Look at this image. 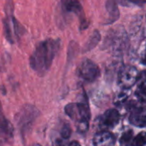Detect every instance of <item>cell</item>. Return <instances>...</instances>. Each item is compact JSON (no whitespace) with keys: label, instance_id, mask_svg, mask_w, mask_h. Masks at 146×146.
Returning <instances> with one entry per match:
<instances>
[{"label":"cell","instance_id":"20","mask_svg":"<svg viewBox=\"0 0 146 146\" xmlns=\"http://www.w3.org/2000/svg\"><path fill=\"white\" fill-rule=\"evenodd\" d=\"M128 1L135 5H143L146 3V0H128Z\"/></svg>","mask_w":146,"mask_h":146},{"label":"cell","instance_id":"1","mask_svg":"<svg viewBox=\"0 0 146 146\" xmlns=\"http://www.w3.org/2000/svg\"><path fill=\"white\" fill-rule=\"evenodd\" d=\"M60 45L59 39H47L36 46L29 58V64L38 75L44 76L49 70L59 51Z\"/></svg>","mask_w":146,"mask_h":146},{"label":"cell","instance_id":"11","mask_svg":"<svg viewBox=\"0 0 146 146\" xmlns=\"http://www.w3.org/2000/svg\"><path fill=\"white\" fill-rule=\"evenodd\" d=\"M93 144L94 146H114L115 137L113 133L108 131H102L95 135Z\"/></svg>","mask_w":146,"mask_h":146},{"label":"cell","instance_id":"10","mask_svg":"<svg viewBox=\"0 0 146 146\" xmlns=\"http://www.w3.org/2000/svg\"><path fill=\"white\" fill-rule=\"evenodd\" d=\"M119 119H120L119 113L116 109L111 108L107 110L103 113V115L101 117L100 123L102 126L106 128H113L118 125Z\"/></svg>","mask_w":146,"mask_h":146},{"label":"cell","instance_id":"2","mask_svg":"<svg viewBox=\"0 0 146 146\" xmlns=\"http://www.w3.org/2000/svg\"><path fill=\"white\" fill-rule=\"evenodd\" d=\"M65 113L76 122L78 131L84 133L88 131L90 119V110L88 102L69 103L64 108Z\"/></svg>","mask_w":146,"mask_h":146},{"label":"cell","instance_id":"16","mask_svg":"<svg viewBox=\"0 0 146 146\" xmlns=\"http://www.w3.org/2000/svg\"><path fill=\"white\" fill-rule=\"evenodd\" d=\"M137 89H146V70L138 74L137 78Z\"/></svg>","mask_w":146,"mask_h":146},{"label":"cell","instance_id":"5","mask_svg":"<svg viewBox=\"0 0 146 146\" xmlns=\"http://www.w3.org/2000/svg\"><path fill=\"white\" fill-rule=\"evenodd\" d=\"M77 74L82 80L92 83L100 77L101 70L94 61L89 58H84L78 67Z\"/></svg>","mask_w":146,"mask_h":146},{"label":"cell","instance_id":"13","mask_svg":"<svg viewBox=\"0 0 146 146\" xmlns=\"http://www.w3.org/2000/svg\"><path fill=\"white\" fill-rule=\"evenodd\" d=\"M133 139V131L127 130L122 133L119 138V146H130Z\"/></svg>","mask_w":146,"mask_h":146},{"label":"cell","instance_id":"8","mask_svg":"<svg viewBox=\"0 0 146 146\" xmlns=\"http://www.w3.org/2000/svg\"><path fill=\"white\" fill-rule=\"evenodd\" d=\"M14 134V127L13 125L5 118L2 104L0 102V146H2L5 142L11 139Z\"/></svg>","mask_w":146,"mask_h":146},{"label":"cell","instance_id":"15","mask_svg":"<svg viewBox=\"0 0 146 146\" xmlns=\"http://www.w3.org/2000/svg\"><path fill=\"white\" fill-rule=\"evenodd\" d=\"M129 97V89H123L115 97L114 103L116 105L123 104Z\"/></svg>","mask_w":146,"mask_h":146},{"label":"cell","instance_id":"6","mask_svg":"<svg viewBox=\"0 0 146 146\" xmlns=\"http://www.w3.org/2000/svg\"><path fill=\"white\" fill-rule=\"evenodd\" d=\"M61 6L64 14L72 13L75 16H78L80 22L81 29H85L89 26V22L78 0H61Z\"/></svg>","mask_w":146,"mask_h":146},{"label":"cell","instance_id":"22","mask_svg":"<svg viewBox=\"0 0 146 146\" xmlns=\"http://www.w3.org/2000/svg\"><path fill=\"white\" fill-rule=\"evenodd\" d=\"M35 146H40V145H39V144H35Z\"/></svg>","mask_w":146,"mask_h":146},{"label":"cell","instance_id":"14","mask_svg":"<svg viewBox=\"0 0 146 146\" xmlns=\"http://www.w3.org/2000/svg\"><path fill=\"white\" fill-rule=\"evenodd\" d=\"M131 146H145L146 145V131L139 132L131 141Z\"/></svg>","mask_w":146,"mask_h":146},{"label":"cell","instance_id":"12","mask_svg":"<svg viewBox=\"0 0 146 146\" xmlns=\"http://www.w3.org/2000/svg\"><path fill=\"white\" fill-rule=\"evenodd\" d=\"M101 40V35L99 33V31L95 30L92 35H90V37L89 38V40L86 41L85 45L83 47V52H87L90 50H92L94 47H96L97 46V44L99 43Z\"/></svg>","mask_w":146,"mask_h":146},{"label":"cell","instance_id":"3","mask_svg":"<svg viewBox=\"0 0 146 146\" xmlns=\"http://www.w3.org/2000/svg\"><path fill=\"white\" fill-rule=\"evenodd\" d=\"M5 17L4 19V32L6 40L14 44L23 35L25 31L22 24L14 17L13 0H6L5 3Z\"/></svg>","mask_w":146,"mask_h":146},{"label":"cell","instance_id":"4","mask_svg":"<svg viewBox=\"0 0 146 146\" xmlns=\"http://www.w3.org/2000/svg\"><path fill=\"white\" fill-rule=\"evenodd\" d=\"M39 116L40 111L35 106L31 104L23 106L16 115V121L21 132L23 134L28 132Z\"/></svg>","mask_w":146,"mask_h":146},{"label":"cell","instance_id":"7","mask_svg":"<svg viewBox=\"0 0 146 146\" xmlns=\"http://www.w3.org/2000/svg\"><path fill=\"white\" fill-rule=\"evenodd\" d=\"M138 71L137 68L131 65H127L121 68L118 75V84L123 89L131 88L137 81Z\"/></svg>","mask_w":146,"mask_h":146},{"label":"cell","instance_id":"17","mask_svg":"<svg viewBox=\"0 0 146 146\" xmlns=\"http://www.w3.org/2000/svg\"><path fill=\"white\" fill-rule=\"evenodd\" d=\"M135 96L139 102H146V89H137Z\"/></svg>","mask_w":146,"mask_h":146},{"label":"cell","instance_id":"19","mask_svg":"<svg viewBox=\"0 0 146 146\" xmlns=\"http://www.w3.org/2000/svg\"><path fill=\"white\" fill-rule=\"evenodd\" d=\"M53 146H64V143L62 139H56L53 143Z\"/></svg>","mask_w":146,"mask_h":146},{"label":"cell","instance_id":"9","mask_svg":"<svg viewBox=\"0 0 146 146\" xmlns=\"http://www.w3.org/2000/svg\"><path fill=\"white\" fill-rule=\"evenodd\" d=\"M130 123L136 127H145L146 126V108L143 107L134 108L129 116Z\"/></svg>","mask_w":146,"mask_h":146},{"label":"cell","instance_id":"18","mask_svg":"<svg viewBox=\"0 0 146 146\" xmlns=\"http://www.w3.org/2000/svg\"><path fill=\"white\" fill-rule=\"evenodd\" d=\"M71 134V128L68 124H64L61 129V137L63 139H68Z\"/></svg>","mask_w":146,"mask_h":146},{"label":"cell","instance_id":"21","mask_svg":"<svg viewBox=\"0 0 146 146\" xmlns=\"http://www.w3.org/2000/svg\"><path fill=\"white\" fill-rule=\"evenodd\" d=\"M69 146H81V144L78 141H72L70 143Z\"/></svg>","mask_w":146,"mask_h":146}]
</instances>
